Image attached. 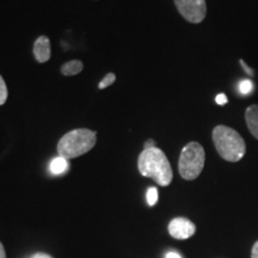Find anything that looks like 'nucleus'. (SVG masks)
Returning <instances> with one entry per match:
<instances>
[{
	"mask_svg": "<svg viewBox=\"0 0 258 258\" xmlns=\"http://www.w3.org/2000/svg\"><path fill=\"white\" fill-rule=\"evenodd\" d=\"M215 102H217V104L219 105H225L226 103L228 102L227 97H226V95H224V93H219V95L215 97Z\"/></svg>",
	"mask_w": 258,
	"mask_h": 258,
	"instance_id": "obj_15",
	"label": "nucleus"
},
{
	"mask_svg": "<svg viewBox=\"0 0 258 258\" xmlns=\"http://www.w3.org/2000/svg\"><path fill=\"white\" fill-rule=\"evenodd\" d=\"M157 147L156 146V141L153 140V139H150V140H147L146 143L144 144V150H150V148H154Z\"/></svg>",
	"mask_w": 258,
	"mask_h": 258,
	"instance_id": "obj_17",
	"label": "nucleus"
},
{
	"mask_svg": "<svg viewBox=\"0 0 258 258\" xmlns=\"http://www.w3.org/2000/svg\"><path fill=\"white\" fill-rule=\"evenodd\" d=\"M34 55L40 63L47 62L50 59L51 50H50V41L49 38L44 35H42L35 41L34 43Z\"/></svg>",
	"mask_w": 258,
	"mask_h": 258,
	"instance_id": "obj_7",
	"label": "nucleus"
},
{
	"mask_svg": "<svg viewBox=\"0 0 258 258\" xmlns=\"http://www.w3.org/2000/svg\"><path fill=\"white\" fill-rule=\"evenodd\" d=\"M240 64H241V67H243V69H244L245 72H246L247 74H249V76H253V74H254L253 70H252V69H250V67L247 66L246 63H245V61H244V60H240Z\"/></svg>",
	"mask_w": 258,
	"mask_h": 258,
	"instance_id": "obj_16",
	"label": "nucleus"
},
{
	"mask_svg": "<svg viewBox=\"0 0 258 258\" xmlns=\"http://www.w3.org/2000/svg\"><path fill=\"white\" fill-rule=\"evenodd\" d=\"M245 121L250 133L258 140V105L252 104L245 110Z\"/></svg>",
	"mask_w": 258,
	"mask_h": 258,
	"instance_id": "obj_8",
	"label": "nucleus"
},
{
	"mask_svg": "<svg viewBox=\"0 0 258 258\" xmlns=\"http://www.w3.org/2000/svg\"><path fill=\"white\" fill-rule=\"evenodd\" d=\"M175 5L182 17L190 23H201L207 15L206 0H175Z\"/></svg>",
	"mask_w": 258,
	"mask_h": 258,
	"instance_id": "obj_5",
	"label": "nucleus"
},
{
	"mask_svg": "<svg viewBox=\"0 0 258 258\" xmlns=\"http://www.w3.org/2000/svg\"><path fill=\"white\" fill-rule=\"evenodd\" d=\"M213 143L222 159L237 163L243 159L246 145L241 135L227 125H217L213 129Z\"/></svg>",
	"mask_w": 258,
	"mask_h": 258,
	"instance_id": "obj_2",
	"label": "nucleus"
},
{
	"mask_svg": "<svg viewBox=\"0 0 258 258\" xmlns=\"http://www.w3.org/2000/svg\"><path fill=\"white\" fill-rule=\"evenodd\" d=\"M138 167L141 175L152 178L160 186H167L172 182L173 172L170 161L160 148L144 150L139 156Z\"/></svg>",
	"mask_w": 258,
	"mask_h": 258,
	"instance_id": "obj_1",
	"label": "nucleus"
},
{
	"mask_svg": "<svg viewBox=\"0 0 258 258\" xmlns=\"http://www.w3.org/2000/svg\"><path fill=\"white\" fill-rule=\"evenodd\" d=\"M195 232L196 226L189 219L175 218L169 224V233L175 239H188L195 234Z\"/></svg>",
	"mask_w": 258,
	"mask_h": 258,
	"instance_id": "obj_6",
	"label": "nucleus"
},
{
	"mask_svg": "<svg viewBox=\"0 0 258 258\" xmlns=\"http://www.w3.org/2000/svg\"><path fill=\"white\" fill-rule=\"evenodd\" d=\"M0 258H6L5 249H4V246H3L2 243H0Z\"/></svg>",
	"mask_w": 258,
	"mask_h": 258,
	"instance_id": "obj_21",
	"label": "nucleus"
},
{
	"mask_svg": "<svg viewBox=\"0 0 258 258\" xmlns=\"http://www.w3.org/2000/svg\"><path fill=\"white\" fill-rule=\"evenodd\" d=\"M251 258H258V240L253 244L252 250H251Z\"/></svg>",
	"mask_w": 258,
	"mask_h": 258,
	"instance_id": "obj_18",
	"label": "nucleus"
},
{
	"mask_svg": "<svg viewBox=\"0 0 258 258\" xmlns=\"http://www.w3.org/2000/svg\"><path fill=\"white\" fill-rule=\"evenodd\" d=\"M146 199H147V203L148 206H154L158 202V190L157 188H150L147 190L146 194Z\"/></svg>",
	"mask_w": 258,
	"mask_h": 258,
	"instance_id": "obj_11",
	"label": "nucleus"
},
{
	"mask_svg": "<svg viewBox=\"0 0 258 258\" xmlns=\"http://www.w3.org/2000/svg\"><path fill=\"white\" fill-rule=\"evenodd\" d=\"M9 92H8V86H6L5 80L3 79V77L0 76V105L5 104L6 99H8Z\"/></svg>",
	"mask_w": 258,
	"mask_h": 258,
	"instance_id": "obj_12",
	"label": "nucleus"
},
{
	"mask_svg": "<svg viewBox=\"0 0 258 258\" xmlns=\"http://www.w3.org/2000/svg\"><path fill=\"white\" fill-rule=\"evenodd\" d=\"M97 133L86 128L73 129L64 134L57 144V153L64 159H73L88 153L95 147Z\"/></svg>",
	"mask_w": 258,
	"mask_h": 258,
	"instance_id": "obj_3",
	"label": "nucleus"
},
{
	"mask_svg": "<svg viewBox=\"0 0 258 258\" xmlns=\"http://www.w3.org/2000/svg\"><path fill=\"white\" fill-rule=\"evenodd\" d=\"M253 90V84L251 80H241L239 84V91L243 95H250Z\"/></svg>",
	"mask_w": 258,
	"mask_h": 258,
	"instance_id": "obj_13",
	"label": "nucleus"
},
{
	"mask_svg": "<svg viewBox=\"0 0 258 258\" xmlns=\"http://www.w3.org/2000/svg\"><path fill=\"white\" fill-rule=\"evenodd\" d=\"M69 169V161L62 157H56L50 161L49 170L53 175H61V173L66 172Z\"/></svg>",
	"mask_w": 258,
	"mask_h": 258,
	"instance_id": "obj_10",
	"label": "nucleus"
},
{
	"mask_svg": "<svg viewBox=\"0 0 258 258\" xmlns=\"http://www.w3.org/2000/svg\"><path fill=\"white\" fill-rule=\"evenodd\" d=\"M206 153L202 145L191 141L183 147L179 156L178 170L179 175L185 180H194L201 175L205 167Z\"/></svg>",
	"mask_w": 258,
	"mask_h": 258,
	"instance_id": "obj_4",
	"label": "nucleus"
},
{
	"mask_svg": "<svg viewBox=\"0 0 258 258\" xmlns=\"http://www.w3.org/2000/svg\"><path fill=\"white\" fill-rule=\"evenodd\" d=\"M166 258H182V257H180L177 252H173V251H171V252L166 254Z\"/></svg>",
	"mask_w": 258,
	"mask_h": 258,
	"instance_id": "obj_20",
	"label": "nucleus"
},
{
	"mask_svg": "<svg viewBox=\"0 0 258 258\" xmlns=\"http://www.w3.org/2000/svg\"><path fill=\"white\" fill-rule=\"evenodd\" d=\"M31 258H53V257L49 256V254H47V253H43V252H37V253H35L34 256H32Z\"/></svg>",
	"mask_w": 258,
	"mask_h": 258,
	"instance_id": "obj_19",
	"label": "nucleus"
},
{
	"mask_svg": "<svg viewBox=\"0 0 258 258\" xmlns=\"http://www.w3.org/2000/svg\"><path fill=\"white\" fill-rule=\"evenodd\" d=\"M83 69H84V63L82 61L72 60V61H69V62L63 63L62 66H61V73L67 77L77 76V74L82 72Z\"/></svg>",
	"mask_w": 258,
	"mask_h": 258,
	"instance_id": "obj_9",
	"label": "nucleus"
},
{
	"mask_svg": "<svg viewBox=\"0 0 258 258\" xmlns=\"http://www.w3.org/2000/svg\"><path fill=\"white\" fill-rule=\"evenodd\" d=\"M115 80H116V76L114 73H108L106 74V76L104 77V78L102 79V82L99 83V85H98V88L99 89H105V88H108V86H110V85H112V84L115 83Z\"/></svg>",
	"mask_w": 258,
	"mask_h": 258,
	"instance_id": "obj_14",
	"label": "nucleus"
}]
</instances>
